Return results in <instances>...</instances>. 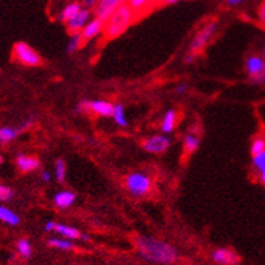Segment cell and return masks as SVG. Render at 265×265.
Returning <instances> with one entry per match:
<instances>
[{
    "label": "cell",
    "mask_w": 265,
    "mask_h": 265,
    "mask_svg": "<svg viewBox=\"0 0 265 265\" xmlns=\"http://www.w3.org/2000/svg\"><path fill=\"white\" fill-rule=\"evenodd\" d=\"M135 246L139 256L151 264L171 265L179 259V253L172 245L151 236H136Z\"/></svg>",
    "instance_id": "1"
},
{
    "label": "cell",
    "mask_w": 265,
    "mask_h": 265,
    "mask_svg": "<svg viewBox=\"0 0 265 265\" xmlns=\"http://www.w3.org/2000/svg\"><path fill=\"white\" fill-rule=\"evenodd\" d=\"M135 12L127 3H122L117 7L111 18L105 22L104 31L108 38H117L127 30L135 21Z\"/></svg>",
    "instance_id": "2"
},
{
    "label": "cell",
    "mask_w": 265,
    "mask_h": 265,
    "mask_svg": "<svg viewBox=\"0 0 265 265\" xmlns=\"http://www.w3.org/2000/svg\"><path fill=\"white\" fill-rule=\"evenodd\" d=\"M125 187L129 191V194L133 196H143L148 194V191L152 187V180L147 174L135 171L128 174L125 178Z\"/></svg>",
    "instance_id": "3"
},
{
    "label": "cell",
    "mask_w": 265,
    "mask_h": 265,
    "mask_svg": "<svg viewBox=\"0 0 265 265\" xmlns=\"http://www.w3.org/2000/svg\"><path fill=\"white\" fill-rule=\"evenodd\" d=\"M14 57L18 62L26 66H39L42 64L41 55L26 42H18L14 46Z\"/></svg>",
    "instance_id": "4"
},
{
    "label": "cell",
    "mask_w": 265,
    "mask_h": 265,
    "mask_svg": "<svg viewBox=\"0 0 265 265\" xmlns=\"http://www.w3.org/2000/svg\"><path fill=\"white\" fill-rule=\"evenodd\" d=\"M217 31V23L216 22H210L207 23L206 26H203L196 32V35L190 43V51L191 54H198L199 51L203 50V48L206 46L207 42L212 39L214 35V32Z\"/></svg>",
    "instance_id": "5"
},
{
    "label": "cell",
    "mask_w": 265,
    "mask_h": 265,
    "mask_svg": "<svg viewBox=\"0 0 265 265\" xmlns=\"http://www.w3.org/2000/svg\"><path fill=\"white\" fill-rule=\"evenodd\" d=\"M170 145L171 140L167 135H154L143 142L144 151L155 155L165 154L166 151L170 148Z\"/></svg>",
    "instance_id": "6"
},
{
    "label": "cell",
    "mask_w": 265,
    "mask_h": 265,
    "mask_svg": "<svg viewBox=\"0 0 265 265\" xmlns=\"http://www.w3.org/2000/svg\"><path fill=\"white\" fill-rule=\"evenodd\" d=\"M212 260L218 265H237L240 256L230 248H217L212 252Z\"/></svg>",
    "instance_id": "7"
},
{
    "label": "cell",
    "mask_w": 265,
    "mask_h": 265,
    "mask_svg": "<svg viewBox=\"0 0 265 265\" xmlns=\"http://www.w3.org/2000/svg\"><path fill=\"white\" fill-rule=\"evenodd\" d=\"M122 3L124 0H98V3L96 5V18L106 22L117 7Z\"/></svg>",
    "instance_id": "8"
},
{
    "label": "cell",
    "mask_w": 265,
    "mask_h": 265,
    "mask_svg": "<svg viewBox=\"0 0 265 265\" xmlns=\"http://www.w3.org/2000/svg\"><path fill=\"white\" fill-rule=\"evenodd\" d=\"M90 16H92V14H90L89 8H82L73 19H70V21L66 23L68 30H69L72 34H74V32H81L84 30V27L89 23Z\"/></svg>",
    "instance_id": "9"
},
{
    "label": "cell",
    "mask_w": 265,
    "mask_h": 265,
    "mask_svg": "<svg viewBox=\"0 0 265 265\" xmlns=\"http://www.w3.org/2000/svg\"><path fill=\"white\" fill-rule=\"evenodd\" d=\"M104 27H105V22L104 21H101L98 18L90 19L89 23H88V24L84 27V30L81 31L84 42H88L90 39L97 37L101 31H104Z\"/></svg>",
    "instance_id": "10"
},
{
    "label": "cell",
    "mask_w": 265,
    "mask_h": 265,
    "mask_svg": "<svg viewBox=\"0 0 265 265\" xmlns=\"http://www.w3.org/2000/svg\"><path fill=\"white\" fill-rule=\"evenodd\" d=\"M77 195H75L73 191L69 190H62L55 193L53 196V202L55 206L58 209H69L74 205Z\"/></svg>",
    "instance_id": "11"
},
{
    "label": "cell",
    "mask_w": 265,
    "mask_h": 265,
    "mask_svg": "<svg viewBox=\"0 0 265 265\" xmlns=\"http://www.w3.org/2000/svg\"><path fill=\"white\" fill-rule=\"evenodd\" d=\"M39 160L35 156L26 154H19L16 156V167L22 171V172H31L35 171L39 167Z\"/></svg>",
    "instance_id": "12"
},
{
    "label": "cell",
    "mask_w": 265,
    "mask_h": 265,
    "mask_svg": "<svg viewBox=\"0 0 265 265\" xmlns=\"http://www.w3.org/2000/svg\"><path fill=\"white\" fill-rule=\"evenodd\" d=\"M89 111H92L93 113H96V115L102 117L113 116V105L105 100L89 101Z\"/></svg>",
    "instance_id": "13"
},
{
    "label": "cell",
    "mask_w": 265,
    "mask_h": 265,
    "mask_svg": "<svg viewBox=\"0 0 265 265\" xmlns=\"http://www.w3.org/2000/svg\"><path fill=\"white\" fill-rule=\"evenodd\" d=\"M265 69V61L259 55H250L246 59V72L250 78L260 75Z\"/></svg>",
    "instance_id": "14"
},
{
    "label": "cell",
    "mask_w": 265,
    "mask_h": 265,
    "mask_svg": "<svg viewBox=\"0 0 265 265\" xmlns=\"http://www.w3.org/2000/svg\"><path fill=\"white\" fill-rule=\"evenodd\" d=\"M21 221L22 219L18 213L11 210L10 207H7L5 205L0 203V222L10 225V226H18L21 223Z\"/></svg>",
    "instance_id": "15"
},
{
    "label": "cell",
    "mask_w": 265,
    "mask_h": 265,
    "mask_svg": "<svg viewBox=\"0 0 265 265\" xmlns=\"http://www.w3.org/2000/svg\"><path fill=\"white\" fill-rule=\"evenodd\" d=\"M54 232H57L59 236H62L64 239L68 240H81V233L80 230L74 226H70V225H65V223H55V228Z\"/></svg>",
    "instance_id": "16"
},
{
    "label": "cell",
    "mask_w": 265,
    "mask_h": 265,
    "mask_svg": "<svg viewBox=\"0 0 265 265\" xmlns=\"http://www.w3.org/2000/svg\"><path fill=\"white\" fill-rule=\"evenodd\" d=\"M82 10V5L80 3H77V1H73V3H69V4H66L62 8V11L59 12L58 19L61 22H64V23H68L70 19H73L80 11Z\"/></svg>",
    "instance_id": "17"
},
{
    "label": "cell",
    "mask_w": 265,
    "mask_h": 265,
    "mask_svg": "<svg viewBox=\"0 0 265 265\" xmlns=\"http://www.w3.org/2000/svg\"><path fill=\"white\" fill-rule=\"evenodd\" d=\"M23 132L22 127H0V144H7L14 142Z\"/></svg>",
    "instance_id": "18"
},
{
    "label": "cell",
    "mask_w": 265,
    "mask_h": 265,
    "mask_svg": "<svg viewBox=\"0 0 265 265\" xmlns=\"http://www.w3.org/2000/svg\"><path fill=\"white\" fill-rule=\"evenodd\" d=\"M176 124V112L174 109H169L166 112V115L163 116V120H162V132L169 135L174 131Z\"/></svg>",
    "instance_id": "19"
},
{
    "label": "cell",
    "mask_w": 265,
    "mask_h": 265,
    "mask_svg": "<svg viewBox=\"0 0 265 265\" xmlns=\"http://www.w3.org/2000/svg\"><path fill=\"white\" fill-rule=\"evenodd\" d=\"M199 138H196L195 135H186L185 139H183V152L186 155H191L195 152L196 149L199 148Z\"/></svg>",
    "instance_id": "20"
},
{
    "label": "cell",
    "mask_w": 265,
    "mask_h": 265,
    "mask_svg": "<svg viewBox=\"0 0 265 265\" xmlns=\"http://www.w3.org/2000/svg\"><path fill=\"white\" fill-rule=\"evenodd\" d=\"M48 245L51 246V248H55V249L59 250H72L74 249V244L72 240L68 239H58V237H51V239L48 240Z\"/></svg>",
    "instance_id": "21"
},
{
    "label": "cell",
    "mask_w": 265,
    "mask_h": 265,
    "mask_svg": "<svg viewBox=\"0 0 265 265\" xmlns=\"http://www.w3.org/2000/svg\"><path fill=\"white\" fill-rule=\"evenodd\" d=\"M16 252H18V255L21 256L22 259L28 260L32 255L31 242L27 239L18 240V242H16Z\"/></svg>",
    "instance_id": "22"
},
{
    "label": "cell",
    "mask_w": 265,
    "mask_h": 265,
    "mask_svg": "<svg viewBox=\"0 0 265 265\" xmlns=\"http://www.w3.org/2000/svg\"><path fill=\"white\" fill-rule=\"evenodd\" d=\"M113 120L116 122L119 127H127L128 120L125 117V111H124V106L121 104H116L113 105Z\"/></svg>",
    "instance_id": "23"
},
{
    "label": "cell",
    "mask_w": 265,
    "mask_h": 265,
    "mask_svg": "<svg viewBox=\"0 0 265 265\" xmlns=\"http://www.w3.org/2000/svg\"><path fill=\"white\" fill-rule=\"evenodd\" d=\"M82 42H84V39H82L81 32H74V34H72L69 42H68V46H66V53L74 54L75 51L81 48Z\"/></svg>",
    "instance_id": "24"
},
{
    "label": "cell",
    "mask_w": 265,
    "mask_h": 265,
    "mask_svg": "<svg viewBox=\"0 0 265 265\" xmlns=\"http://www.w3.org/2000/svg\"><path fill=\"white\" fill-rule=\"evenodd\" d=\"M127 4L131 7V10L135 14H143L144 11L152 4V0H128Z\"/></svg>",
    "instance_id": "25"
},
{
    "label": "cell",
    "mask_w": 265,
    "mask_h": 265,
    "mask_svg": "<svg viewBox=\"0 0 265 265\" xmlns=\"http://www.w3.org/2000/svg\"><path fill=\"white\" fill-rule=\"evenodd\" d=\"M54 176L58 180L59 183H64L66 179V163L64 159L55 160V166H54Z\"/></svg>",
    "instance_id": "26"
},
{
    "label": "cell",
    "mask_w": 265,
    "mask_h": 265,
    "mask_svg": "<svg viewBox=\"0 0 265 265\" xmlns=\"http://www.w3.org/2000/svg\"><path fill=\"white\" fill-rule=\"evenodd\" d=\"M263 151H265V139L261 138V136H257V138L253 139V142H252L250 154H252V156H255V155L261 154Z\"/></svg>",
    "instance_id": "27"
},
{
    "label": "cell",
    "mask_w": 265,
    "mask_h": 265,
    "mask_svg": "<svg viewBox=\"0 0 265 265\" xmlns=\"http://www.w3.org/2000/svg\"><path fill=\"white\" fill-rule=\"evenodd\" d=\"M14 195H15V193H14V190H12L11 187L0 183V203L12 201Z\"/></svg>",
    "instance_id": "28"
},
{
    "label": "cell",
    "mask_w": 265,
    "mask_h": 265,
    "mask_svg": "<svg viewBox=\"0 0 265 265\" xmlns=\"http://www.w3.org/2000/svg\"><path fill=\"white\" fill-rule=\"evenodd\" d=\"M252 165L255 167L256 171L259 172H263L265 171V151H263L261 154L255 155L253 159H252Z\"/></svg>",
    "instance_id": "29"
},
{
    "label": "cell",
    "mask_w": 265,
    "mask_h": 265,
    "mask_svg": "<svg viewBox=\"0 0 265 265\" xmlns=\"http://www.w3.org/2000/svg\"><path fill=\"white\" fill-rule=\"evenodd\" d=\"M257 15H259V21L265 26V0L261 1L260 7H259V11H257Z\"/></svg>",
    "instance_id": "30"
},
{
    "label": "cell",
    "mask_w": 265,
    "mask_h": 265,
    "mask_svg": "<svg viewBox=\"0 0 265 265\" xmlns=\"http://www.w3.org/2000/svg\"><path fill=\"white\" fill-rule=\"evenodd\" d=\"M187 89H189V85H187L186 82H180V84H178V85L175 86V92L178 95H183V93L187 92Z\"/></svg>",
    "instance_id": "31"
},
{
    "label": "cell",
    "mask_w": 265,
    "mask_h": 265,
    "mask_svg": "<svg viewBox=\"0 0 265 265\" xmlns=\"http://www.w3.org/2000/svg\"><path fill=\"white\" fill-rule=\"evenodd\" d=\"M250 80H252V82H255V84H263V82H265V69L260 75L253 77V78H250Z\"/></svg>",
    "instance_id": "32"
},
{
    "label": "cell",
    "mask_w": 265,
    "mask_h": 265,
    "mask_svg": "<svg viewBox=\"0 0 265 265\" xmlns=\"http://www.w3.org/2000/svg\"><path fill=\"white\" fill-rule=\"evenodd\" d=\"M81 3L85 5L86 8H90V7H95L98 3V0H81Z\"/></svg>",
    "instance_id": "33"
},
{
    "label": "cell",
    "mask_w": 265,
    "mask_h": 265,
    "mask_svg": "<svg viewBox=\"0 0 265 265\" xmlns=\"http://www.w3.org/2000/svg\"><path fill=\"white\" fill-rule=\"evenodd\" d=\"M55 223L54 221H48V222L45 223V232H54V228H55Z\"/></svg>",
    "instance_id": "34"
},
{
    "label": "cell",
    "mask_w": 265,
    "mask_h": 265,
    "mask_svg": "<svg viewBox=\"0 0 265 265\" xmlns=\"http://www.w3.org/2000/svg\"><path fill=\"white\" fill-rule=\"evenodd\" d=\"M41 179L45 182V183H48L51 180V174H50V171H43L42 174H41Z\"/></svg>",
    "instance_id": "35"
},
{
    "label": "cell",
    "mask_w": 265,
    "mask_h": 265,
    "mask_svg": "<svg viewBox=\"0 0 265 265\" xmlns=\"http://www.w3.org/2000/svg\"><path fill=\"white\" fill-rule=\"evenodd\" d=\"M155 1H158V3H162V4H174V3L179 1V0H155Z\"/></svg>",
    "instance_id": "36"
},
{
    "label": "cell",
    "mask_w": 265,
    "mask_h": 265,
    "mask_svg": "<svg viewBox=\"0 0 265 265\" xmlns=\"http://www.w3.org/2000/svg\"><path fill=\"white\" fill-rule=\"evenodd\" d=\"M194 57H195V54H190V55H187L185 59V62L186 64H191L193 61H194Z\"/></svg>",
    "instance_id": "37"
},
{
    "label": "cell",
    "mask_w": 265,
    "mask_h": 265,
    "mask_svg": "<svg viewBox=\"0 0 265 265\" xmlns=\"http://www.w3.org/2000/svg\"><path fill=\"white\" fill-rule=\"evenodd\" d=\"M244 0H228V4L229 5H237L240 3H242Z\"/></svg>",
    "instance_id": "38"
},
{
    "label": "cell",
    "mask_w": 265,
    "mask_h": 265,
    "mask_svg": "<svg viewBox=\"0 0 265 265\" xmlns=\"http://www.w3.org/2000/svg\"><path fill=\"white\" fill-rule=\"evenodd\" d=\"M260 180H261V183H264L265 185V171L260 172Z\"/></svg>",
    "instance_id": "39"
},
{
    "label": "cell",
    "mask_w": 265,
    "mask_h": 265,
    "mask_svg": "<svg viewBox=\"0 0 265 265\" xmlns=\"http://www.w3.org/2000/svg\"><path fill=\"white\" fill-rule=\"evenodd\" d=\"M3 163V156H1V154H0V165Z\"/></svg>",
    "instance_id": "40"
},
{
    "label": "cell",
    "mask_w": 265,
    "mask_h": 265,
    "mask_svg": "<svg viewBox=\"0 0 265 265\" xmlns=\"http://www.w3.org/2000/svg\"><path fill=\"white\" fill-rule=\"evenodd\" d=\"M264 55H265V46H264Z\"/></svg>",
    "instance_id": "41"
},
{
    "label": "cell",
    "mask_w": 265,
    "mask_h": 265,
    "mask_svg": "<svg viewBox=\"0 0 265 265\" xmlns=\"http://www.w3.org/2000/svg\"><path fill=\"white\" fill-rule=\"evenodd\" d=\"M15 265H18V264H15Z\"/></svg>",
    "instance_id": "42"
}]
</instances>
